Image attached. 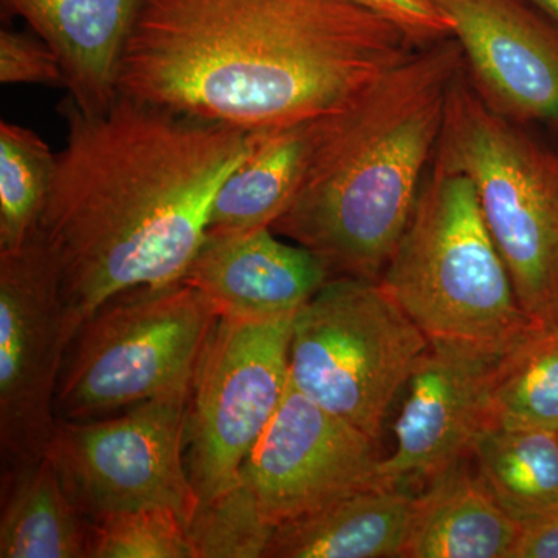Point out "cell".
Masks as SVG:
<instances>
[{
	"instance_id": "27",
	"label": "cell",
	"mask_w": 558,
	"mask_h": 558,
	"mask_svg": "<svg viewBox=\"0 0 558 558\" xmlns=\"http://www.w3.org/2000/svg\"><path fill=\"white\" fill-rule=\"evenodd\" d=\"M510 558H558V512L521 524Z\"/></svg>"
},
{
	"instance_id": "7",
	"label": "cell",
	"mask_w": 558,
	"mask_h": 558,
	"mask_svg": "<svg viewBox=\"0 0 558 558\" xmlns=\"http://www.w3.org/2000/svg\"><path fill=\"white\" fill-rule=\"evenodd\" d=\"M428 344L380 279L330 278L293 317L290 379L377 440Z\"/></svg>"
},
{
	"instance_id": "4",
	"label": "cell",
	"mask_w": 558,
	"mask_h": 558,
	"mask_svg": "<svg viewBox=\"0 0 558 558\" xmlns=\"http://www.w3.org/2000/svg\"><path fill=\"white\" fill-rule=\"evenodd\" d=\"M380 281L428 340L505 351L535 322L521 310L472 182L436 157Z\"/></svg>"
},
{
	"instance_id": "25",
	"label": "cell",
	"mask_w": 558,
	"mask_h": 558,
	"mask_svg": "<svg viewBox=\"0 0 558 558\" xmlns=\"http://www.w3.org/2000/svg\"><path fill=\"white\" fill-rule=\"evenodd\" d=\"M0 83L64 86L65 75L54 51L35 33L0 32Z\"/></svg>"
},
{
	"instance_id": "6",
	"label": "cell",
	"mask_w": 558,
	"mask_h": 558,
	"mask_svg": "<svg viewBox=\"0 0 558 558\" xmlns=\"http://www.w3.org/2000/svg\"><path fill=\"white\" fill-rule=\"evenodd\" d=\"M218 315L183 281L142 286L106 301L70 341L54 410L90 421L167 396L190 395Z\"/></svg>"
},
{
	"instance_id": "26",
	"label": "cell",
	"mask_w": 558,
	"mask_h": 558,
	"mask_svg": "<svg viewBox=\"0 0 558 558\" xmlns=\"http://www.w3.org/2000/svg\"><path fill=\"white\" fill-rule=\"evenodd\" d=\"M402 28L418 47L451 36V22L429 0H354Z\"/></svg>"
},
{
	"instance_id": "3",
	"label": "cell",
	"mask_w": 558,
	"mask_h": 558,
	"mask_svg": "<svg viewBox=\"0 0 558 558\" xmlns=\"http://www.w3.org/2000/svg\"><path fill=\"white\" fill-rule=\"evenodd\" d=\"M462 69L458 40H436L319 119L300 189L271 230L314 252L332 278L379 281L413 216Z\"/></svg>"
},
{
	"instance_id": "22",
	"label": "cell",
	"mask_w": 558,
	"mask_h": 558,
	"mask_svg": "<svg viewBox=\"0 0 558 558\" xmlns=\"http://www.w3.org/2000/svg\"><path fill=\"white\" fill-rule=\"evenodd\" d=\"M57 154L35 131L0 123V252L20 248L46 211Z\"/></svg>"
},
{
	"instance_id": "1",
	"label": "cell",
	"mask_w": 558,
	"mask_h": 558,
	"mask_svg": "<svg viewBox=\"0 0 558 558\" xmlns=\"http://www.w3.org/2000/svg\"><path fill=\"white\" fill-rule=\"evenodd\" d=\"M60 113L68 135L39 230L60 266L72 341L119 293L182 279L252 132L124 95L100 113L68 97Z\"/></svg>"
},
{
	"instance_id": "20",
	"label": "cell",
	"mask_w": 558,
	"mask_h": 558,
	"mask_svg": "<svg viewBox=\"0 0 558 558\" xmlns=\"http://www.w3.org/2000/svg\"><path fill=\"white\" fill-rule=\"evenodd\" d=\"M472 459L484 486L519 526L558 512V433L486 428Z\"/></svg>"
},
{
	"instance_id": "16",
	"label": "cell",
	"mask_w": 558,
	"mask_h": 558,
	"mask_svg": "<svg viewBox=\"0 0 558 558\" xmlns=\"http://www.w3.org/2000/svg\"><path fill=\"white\" fill-rule=\"evenodd\" d=\"M468 459L414 497L402 558H510L520 526L495 501Z\"/></svg>"
},
{
	"instance_id": "14",
	"label": "cell",
	"mask_w": 558,
	"mask_h": 558,
	"mask_svg": "<svg viewBox=\"0 0 558 558\" xmlns=\"http://www.w3.org/2000/svg\"><path fill=\"white\" fill-rule=\"evenodd\" d=\"M330 278L310 248L259 229L205 234L180 281L199 290L218 318L266 323L295 317Z\"/></svg>"
},
{
	"instance_id": "8",
	"label": "cell",
	"mask_w": 558,
	"mask_h": 558,
	"mask_svg": "<svg viewBox=\"0 0 558 558\" xmlns=\"http://www.w3.org/2000/svg\"><path fill=\"white\" fill-rule=\"evenodd\" d=\"M293 318H219L202 351L186 410L185 461L201 502L241 481V469L290 384Z\"/></svg>"
},
{
	"instance_id": "10",
	"label": "cell",
	"mask_w": 558,
	"mask_h": 558,
	"mask_svg": "<svg viewBox=\"0 0 558 558\" xmlns=\"http://www.w3.org/2000/svg\"><path fill=\"white\" fill-rule=\"evenodd\" d=\"M70 344L61 271L40 230L0 252V450L2 470L46 457L58 381Z\"/></svg>"
},
{
	"instance_id": "2",
	"label": "cell",
	"mask_w": 558,
	"mask_h": 558,
	"mask_svg": "<svg viewBox=\"0 0 558 558\" xmlns=\"http://www.w3.org/2000/svg\"><path fill=\"white\" fill-rule=\"evenodd\" d=\"M421 49L354 0H146L119 94L245 132L323 119Z\"/></svg>"
},
{
	"instance_id": "5",
	"label": "cell",
	"mask_w": 558,
	"mask_h": 558,
	"mask_svg": "<svg viewBox=\"0 0 558 558\" xmlns=\"http://www.w3.org/2000/svg\"><path fill=\"white\" fill-rule=\"evenodd\" d=\"M436 159L475 189L521 310L558 318V154L495 112L464 69L451 84Z\"/></svg>"
},
{
	"instance_id": "23",
	"label": "cell",
	"mask_w": 558,
	"mask_h": 558,
	"mask_svg": "<svg viewBox=\"0 0 558 558\" xmlns=\"http://www.w3.org/2000/svg\"><path fill=\"white\" fill-rule=\"evenodd\" d=\"M275 529L247 484L240 481L219 497L201 502L189 534L194 558H260Z\"/></svg>"
},
{
	"instance_id": "21",
	"label": "cell",
	"mask_w": 558,
	"mask_h": 558,
	"mask_svg": "<svg viewBox=\"0 0 558 558\" xmlns=\"http://www.w3.org/2000/svg\"><path fill=\"white\" fill-rule=\"evenodd\" d=\"M486 428L558 433V318L532 323L499 355Z\"/></svg>"
},
{
	"instance_id": "24",
	"label": "cell",
	"mask_w": 558,
	"mask_h": 558,
	"mask_svg": "<svg viewBox=\"0 0 558 558\" xmlns=\"http://www.w3.org/2000/svg\"><path fill=\"white\" fill-rule=\"evenodd\" d=\"M89 558H194L189 523L167 508L110 513L92 521Z\"/></svg>"
},
{
	"instance_id": "15",
	"label": "cell",
	"mask_w": 558,
	"mask_h": 558,
	"mask_svg": "<svg viewBox=\"0 0 558 558\" xmlns=\"http://www.w3.org/2000/svg\"><path fill=\"white\" fill-rule=\"evenodd\" d=\"M146 0H3L57 54L69 97L100 113L119 98L121 60Z\"/></svg>"
},
{
	"instance_id": "19",
	"label": "cell",
	"mask_w": 558,
	"mask_h": 558,
	"mask_svg": "<svg viewBox=\"0 0 558 558\" xmlns=\"http://www.w3.org/2000/svg\"><path fill=\"white\" fill-rule=\"evenodd\" d=\"M90 527L49 454L2 470L0 557L89 558Z\"/></svg>"
},
{
	"instance_id": "12",
	"label": "cell",
	"mask_w": 558,
	"mask_h": 558,
	"mask_svg": "<svg viewBox=\"0 0 558 558\" xmlns=\"http://www.w3.org/2000/svg\"><path fill=\"white\" fill-rule=\"evenodd\" d=\"M502 351L453 340H429L407 381L396 421L395 451L379 459L376 486L409 488L462 459L486 429L488 389Z\"/></svg>"
},
{
	"instance_id": "18",
	"label": "cell",
	"mask_w": 558,
	"mask_h": 558,
	"mask_svg": "<svg viewBox=\"0 0 558 558\" xmlns=\"http://www.w3.org/2000/svg\"><path fill=\"white\" fill-rule=\"evenodd\" d=\"M318 120L252 132L247 156L216 193L207 233L271 229L300 189Z\"/></svg>"
},
{
	"instance_id": "28",
	"label": "cell",
	"mask_w": 558,
	"mask_h": 558,
	"mask_svg": "<svg viewBox=\"0 0 558 558\" xmlns=\"http://www.w3.org/2000/svg\"><path fill=\"white\" fill-rule=\"evenodd\" d=\"M529 2L558 25V0H529Z\"/></svg>"
},
{
	"instance_id": "13",
	"label": "cell",
	"mask_w": 558,
	"mask_h": 558,
	"mask_svg": "<svg viewBox=\"0 0 558 558\" xmlns=\"http://www.w3.org/2000/svg\"><path fill=\"white\" fill-rule=\"evenodd\" d=\"M451 22L470 83L499 116L558 123V25L529 0H429Z\"/></svg>"
},
{
	"instance_id": "9",
	"label": "cell",
	"mask_w": 558,
	"mask_h": 558,
	"mask_svg": "<svg viewBox=\"0 0 558 558\" xmlns=\"http://www.w3.org/2000/svg\"><path fill=\"white\" fill-rule=\"evenodd\" d=\"M189 400L153 399L119 417L58 418L47 454L84 515L167 508L190 524L201 498L185 461Z\"/></svg>"
},
{
	"instance_id": "17",
	"label": "cell",
	"mask_w": 558,
	"mask_h": 558,
	"mask_svg": "<svg viewBox=\"0 0 558 558\" xmlns=\"http://www.w3.org/2000/svg\"><path fill=\"white\" fill-rule=\"evenodd\" d=\"M414 497L374 486L275 529L266 558H396L402 553Z\"/></svg>"
},
{
	"instance_id": "11",
	"label": "cell",
	"mask_w": 558,
	"mask_h": 558,
	"mask_svg": "<svg viewBox=\"0 0 558 558\" xmlns=\"http://www.w3.org/2000/svg\"><path fill=\"white\" fill-rule=\"evenodd\" d=\"M377 440L307 398L288 392L241 469L275 527L376 486Z\"/></svg>"
}]
</instances>
